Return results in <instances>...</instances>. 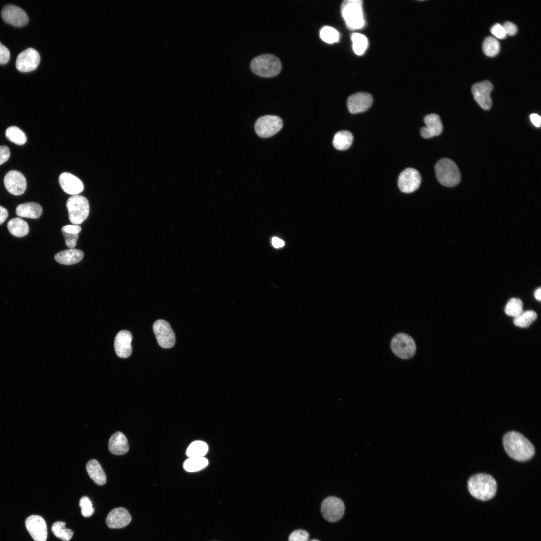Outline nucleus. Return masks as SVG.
<instances>
[{"instance_id":"obj_1","label":"nucleus","mask_w":541,"mask_h":541,"mask_svg":"<svg viewBox=\"0 0 541 541\" xmlns=\"http://www.w3.org/2000/svg\"><path fill=\"white\" fill-rule=\"evenodd\" d=\"M503 444L507 454L518 461H527L535 453L534 447L530 441L516 431L507 433L503 438Z\"/></svg>"},{"instance_id":"obj_2","label":"nucleus","mask_w":541,"mask_h":541,"mask_svg":"<svg viewBox=\"0 0 541 541\" xmlns=\"http://www.w3.org/2000/svg\"><path fill=\"white\" fill-rule=\"evenodd\" d=\"M468 489L474 498L482 501L492 499L496 494L497 484L491 475L478 473L471 476L468 481Z\"/></svg>"},{"instance_id":"obj_3","label":"nucleus","mask_w":541,"mask_h":541,"mask_svg":"<svg viewBox=\"0 0 541 541\" xmlns=\"http://www.w3.org/2000/svg\"><path fill=\"white\" fill-rule=\"evenodd\" d=\"M341 11L347 28L350 30L361 29L365 25L362 3L360 0H346L342 2Z\"/></svg>"},{"instance_id":"obj_4","label":"nucleus","mask_w":541,"mask_h":541,"mask_svg":"<svg viewBox=\"0 0 541 541\" xmlns=\"http://www.w3.org/2000/svg\"><path fill=\"white\" fill-rule=\"evenodd\" d=\"M436 177L443 186L453 187L460 181V173L456 164L448 158L439 160L435 166Z\"/></svg>"},{"instance_id":"obj_5","label":"nucleus","mask_w":541,"mask_h":541,"mask_svg":"<svg viewBox=\"0 0 541 541\" xmlns=\"http://www.w3.org/2000/svg\"><path fill=\"white\" fill-rule=\"evenodd\" d=\"M251 70L256 75L263 77H272L277 75L281 70L280 60L272 54H264L254 58L250 63Z\"/></svg>"},{"instance_id":"obj_6","label":"nucleus","mask_w":541,"mask_h":541,"mask_svg":"<svg viewBox=\"0 0 541 541\" xmlns=\"http://www.w3.org/2000/svg\"><path fill=\"white\" fill-rule=\"evenodd\" d=\"M66 207L70 222L74 225L82 223L89 214V204L86 197L81 195H73L67 201Z\"/></svg>"},{"instance_id":"obj_7","label":"nucleus","mask_w":541,"mask_h":541,"mask_svg":"<svg viewBox=\"0 0 541 541\" xmlns=\"http://www.w3.org/2000/svg\"><path fill=\"white\" fill-rule=\"evenodd\" d=\"M391 348L393 353L397 357L403 359H408L414 355L416 346L410 336L404 333H400L392 338Z\"/></svg>"},{"instance_id":"obj_8","label":"nucleus","mask_w":541,"mask_h":541,"mask_svg":"<svg viewBox=\"0 0 541 541\" xmlns=\"http://www.w3.org/2000/svg\"><path fill=\"white\" fill-rule=\"evenodd\" d=\"M321 510L323 517L328 521L334 522L339 521L343 517L345 506L340 498L330 496L322 502Z\"/></svg>"},{"instance_id":"obj_9","label":"nucleus","mask_w":541,"mask_h":541,"mask_svg":"<svg viewBox=\"0 0 541 541\" xmlns=\"http://www.w3.org/2000/svg\"><path fill=\"white\" fill-rule=\"evenodd\" d=\"M283 126V121L278 116L265 115L259 118L255 124L257 134L262 138H268L278 133Z\"/></svg>"},{"instance_id":"obj_10","label":"nucleus","mask_w":541,"mask_h":541,"mask_svg":"<svg viewBox=\"0 0 541 541\" xmlns=\"http://www.w3.org/2000/svg\"><path fill=\"white\" fill-rule=\"evenodd\" d=\"M153 329L158 344L165 349L172 347L175 343V335L168 322L160 319L156 321Z\"/></svg>"},{"instance_id":"obj_11","label":"nucleus","mask_w":541,"mask_h":541,"mask_svg":"<svg viewBox=\"0 0 541 541\" xmlns=\"http://www.w3.org/2000/svg\"><path fill=\"white\" fill-rule=\"evenodd\" d=\"M421 182V177L418 171L414 168H408L400 174L398 185L402 192L409 193L416 191Z\"/></svg>"},{"instance_id":"obj_12","label":"nucleus","mask_w":541,"mask_h":541,"mask_svg":"<svg viewBox=\"0 0 541 541\" xmlns=\"http://www.w3.org/2000/svg\"><path fill=\"white\" fill-rule=\"evenodd\" d=\"M40 61V56L34 48H29L21 52L16 60V67L20 72H28L35 70Z\"/></svg>"},{"instance_id":"obj_13","label":"nucleus","mask_w":541,"mask_h":541,"mask_svg":"<svg viewBox=\"0 0 541 541\" xmlns=\"http://www.w3.org/2000/svg\"><path fill=\"white\" fill-rule=\"evenodd\" d=\"M1 15L4 22L14 26L23 27L29 21L27 13L19 7L14 5L4 6Z\"/></svg>"},{"instance_id":"obj_14","label":"nucleus","mask_w":541,"mask_h":541,"mask_svg":"<svg viewBox=\"0 0 541 541\" xmlns=\"http://www.w3.org/2000/svg\"><path fill=\"white\" fill-rule=\"evenodd\" d=\"M493 89L490 82L485 80L474 84L472 87L474 98L479 106L484 110H489L492 105L490 93Z\"/></svg>"},{"instance_id":"obj_15","label":"nucleus","mask_w":541,"mask_h":541,"mask_svg":"<svg viewBox=\"0 0 541 541\" xmlns=\"http://www.w3.org/2000/svg\"><path fill=\"white\" fill-rule=\"evenodd\" d=\"M4 186L7 190L14 195H20L26 188L25 177L20 172L11 170L6 173L4 178Z\"/></svg>"},{"instance_id":"obj_16","label":"nucleus","mask_w":541,"mask_h":541,"mask_svg":"<svg viewBox=\"0 0 541 541\" xmlns=\"http://www.w3.org/2000/svg\"><path fill=\"white\" fill-rule=\"evenodd\" d=\"M26 528L34 541H46L47 528L44 519L41 516L33 515L25 521Z\"/></svg>"},{"instance_id":"obj_17","label":"nucleus","mask_w":541,"mask_h":541,"mask_svg":"<svg viewBox=\"0 0 541 541\" xmlns=\"http://www.w3.org/2000/svg\"><path fill=\"white\" fill-rule=\"evenodd\" d=\"M373 98L371 94L366 92H358L350 95L347 101L349 111L356 114L366 111L371 106Z\"/></svg>"},{"instance_id":"obj_18","label":"nucleus","mask_w":541,"mask_h":541,"mask_svg":"<svg viewBox=\"0 0 541 541\" xmlns=\"http://www.w3.org/2000/svg\"><path fill=\"white\" fill-rule=\"evenodd\" d=\"M131 521V516L125 508L119 507L112 510L106 519V523L110 528H121L128 525Z\"/></svg>"},{"instance_id":"obj_19","label":"nucleus","mask_w":541,"mask_h":541,"mask_svg":"<svg viewBox=\"0 0 541 541\" xmlns=\"http://www.w3.org/2000/svg\"><path fill=\"white\" fill-rule=\"evenodd\" d=\"M132 336L130 332L122 330L116 335L114 340V348L118 356L126 358L132 353L131 341Z\"/></svg>"},{"instance_id":"obj_20","label":"nucleus","mask_w":541,"mask_h":541,"mask_svg":"<svg viewBox=\"0 0 541 541\" xmlns=\"http://www.w3.org/2000/svg\"><path fill=\"white\" fill-rule=\"evenodd\" d=\"M59 181L63 191L72 196L78 195L84 189L83 183L81 180L68 172L61 173Z\"/></svg>"},{"instance_id":"obj_21","label":"nucleus","mask_w":541,"mask_h":541,"mask_svg":"<svg viewBox=\"0 0 541 541\" xmlns=\"http://www.w3.org/2000/svg\"><path fill=\"white\" fill-rule=\"evenodd\" d=\"M424 122L426 126L421 129V135L423 138L428 139L441 133L442 124L437 114L432 113L426 115L424 118Z\"/></svg>"},{"instance_id":"obj_22","label":"nucleus","mask_w":541,"mask_h":541,"mask_svg":"<svg viewBox=\"0 0 541 541\" xmlns=\"http://www.w3.org/2000/svg\"><path fill=\"white\" fill-rule=\"evenodd\" d=\"M108 449L110 452L116 455H121L129 450V445L126 436L121 432L114 433L110 438Z\"/></svg>"},{"instance_id":"obj_23","label":"nucleus","mask_w":541,"mask_h":541,"mask_svg":"<svg viewBox=\"0 0 541 541\" xmlns=\"http://www.w3.org/2000/svg\"><path fill=\"white\" fill-rule=\"evenodd\" d=\"M83 252L78 249L70 248L55 255V260L61 264L72 265L79 262L83 258Z\"/></svg>"},{"instance_id":"obj_24","label":"nucleus","mask_w":541,"mask_h":541,"mask_svg":"<svg viewBox=\"0 0 541 541\" xmlns=\"http://www.w3.org/2000/svg\"><path fill=\"white\" fill-rule=\"evenodd\" d=\"M86 470L90 477L98 485H103L106 482V476L98 461L91 459L86 464Z\"/></svg>"},{"instance_id":"obj_25","label":"nucleus","mask_w":541,"mask_h":541,"mask_svg":"<svg viewBox=\"0 0 541 541\" xmlns=\"http://www.w3.org/2000/svg\"><path fill=\"white\" fill-rule=\"evenodd\" d=\"M42 207L35 202L25 203L19 205L16 209V213L18 216L36 219L41 215Z\"/></svg>"},{"instance_id":"obj_26","label":"nucleus","mask_w":541,"mask_h":541,"mask_svg":"<svg viewBox=\"0 0 541 541\" xmlns=\"http://www.w3.org/2000/svg\"><path fill=\"white\" fill-rule=\"evenodd\" d=\"M7 228L10 233L18 237L26 235L29 232L28 223L20 218H14L9 220Z\"/></svg>"},{"instance_id":"obj_27","label":"nucleus","mask_w":541,"mask_h":541,"mask_svg":"<svg viewBox=\"0 0 541 541\" xmlns=\"http://www.w3.org/2000/svg\"><path fill=\"white\" fill-rule=\"evenodd\" d=\"M353 140V137L351 132L346 130L340 131L337 132L333 139L334 147L339 150H345L348 149L351 145Z\"/></svg>"},{"instance_id":"obj_28","label":"nucleus","mask_w":541,"mask_h":541,"mask_svg":"<svg viewBox=\"0 0 541 541\" xmlns=\"http://www.w3.org/2000/svg\"><path fill=\"white\" fill-rule=\"evenodd\" d=\"M208 460L204 457H189L184 462L183 468L189 472L199 471L207 466Z\"/></svg>"},{"instance_id":"obj_29","label":"nucleus","mask_w":541,"mask_h":541,"mask_svg":"<svg viewBox=\"0 0 541 541\" xmlns=\"http://www.w3.org/2000/svg\"><path fill=\"white\" fill-rule=\"evenodd\" d=\"M208 451V445L202 441H195L191 443L186 450L189 457H202Z\"/></svg>"},{"instance_id":"obj_30","label":"nucleus","mask_w":541,"mask_h":541,"mask_svg":"<svg viewBox=\"0 0 541 541\" xmlns=\"http://www.w3.org/2000/svg\"><path fill=\"white\" fill-rule=\"evenodd\" d=\"M351 40L354 53L358 55H362L368 45L366 37L362 34L354 33L351 35Z\"/></svg>"},{"instance_id":"obj_31","label":"nucleus","mask_w":541,"mask_h":541,"mask_svg":"<svg viewBox=\"0 0 541 541\" xmlns=\"http://www.w3.org/2000/svg\"><path fill=\"white\" fill-rule=\"evenodd\" d=\"M5 134L9 141L17 145L24 144L27 141L25 133L16 126L8 127L6 130Z\"/></svg>"},{"instance_id":"obj_32","label":"nucleus","mask_w":541,"mask_h":541,"mask_svg":"<svg viewBox=\"0 0 541 541\" xmlns=\"http://www.w3.org/2000/svg\"><path fill=\"white\" fill-rule=\"evenodd\" d=\"M51 530L56 537L63 541H69L73 535V531L70 529L66 528L65 523L62 521L54 523L52 526Z\"/></svg>"},{"instance_id":"obj_33","label":"nucleus","mask_w":541,"mask_h":541,"mask_svg":"<svg viewBox=\"0 0 541 541\" xmlns=\"http://www.w3.org/2000/svg\"><path fill=\"white\" fill-rule=\"evenodd\" d=\"M482 49L486 56L492 57L499 53L500 45L499 41L495 38L488 36L485 38L483 43Z\"/></svg>"},{"instance_id":"obj_34","label":"nucleus","mask_w":541,"mask_h":541,"mask_svg":"<svg viewBox=\"0 0 541 541\" xmlns=\"http://www.w3.org/2000/svg\"><path fill=\"white\" fill-rule=\"evenodd\" d=\"M536 313L533 310H527L521 313L519 316L514 318V324L517 327L526 328L537 318Z\"/></svg>"},{"instance_id":"obj_35","label":"nucleus","mask_w":541,"mask_h":541,"mask_svg":"<svg viewBox=\"0 0 541 541\" xmlns=\"http://www.w3.org/2000/svg\"><path fill=\"white\" fill-rule=\"evenodd\" d=\"M523 312V303L519 298H511L505 307V313L514 318L517 317Z\"/></svg>"},{"instance_id":"obj_36","label":"nucleus","mask_w":541,"mask_h":541,"mask_svg":"<svg viewBox=\"0 0 541 541\" xmlns=\"http://www.w3.org/2000/svg\"><path fill=\"white\" fill-rule=\"evenodd\" d=\"M320 36L323 41L329 44L337 42L339 39L338 32L334 28L327 26L321 29Z\"/></svg>"},{"instance_id":"obj_37","label":"nucleus","mask_w":541,"mask_h":541,"mask_svg":"<svg viewBox=\"0 0 541 541\" xmlns=\"http://www.w3.org/2000/svg\"><path fill=\"white\" fill-rule=\"evenodd\" d=\"M79 506L81 508V513L84 517L91 516L94 511L92 502L87 496H83L80 500Z\"/></svg>"},{"instance_id":"obj_38","label":"nucleus","mask_w":541,"mask_h":541,"mask_svg":"<svg viewBox=\"0 0 541 541\" xmlns=\"http://www.w3.org/2000/svg\"><path fill=\"white\" fill-rule=\"evenodd\" d=\"M309 535L306 531L299 529L290 534L288 541H309Z\"/></svg>"},{"instance_id":"obj_39","label":"nucleus","mask_w":541,"mask_h":541,"mask_svg":"<svg viewBox=\"0 0 541 541\" xmlns=\"http://www.w3.org/2000/svg\"><path fill=\"white\" fill-rule=\"evenodd\" d=\"M491 33L496 37L503 39L506 38V34L503 26L498 23L494 24L491 28Z\"/></svg>"},{"instance_id":"obj_40","label":"nucleus","mask_w":541,"mask_h":541,"mask_svg":"<svg viewBox=\"0 0 541 541\" xmlns=\"http://www.w3.org/2000/svg\"><path fill=\"white\" fill-rule=\"evenodd\" d=\"M62 233L65 238V242L66 246L70 248H73L75 247L79 237L78 234H72L65 232H62Z\"/></svg>"},{"instance_id":"obj_41","label":"nucleus","mask_w":541,"mask_h":541,"mask_svg":"<svg viewBox=\"0 0 541 541\" xmlns=\"http://www.w3.org/2000/svg\"><path fill=\"white\" fill-rule=\"evenodd\" d=\"M10 56L8 49L0 42V64H6L10 59Z\"/></svg>"},{"instance_id":"obj_42","label":"nucleus","mask_w":541,"mask_h":541,"mask_svg":"<svg viewBox=\"0 0 541 541\" xmlns=\"http://www.w3.org/2000/svg\"><path fill=\"white\" fill-rule=\"evenodd\" d=\"M61 230L62 232L72 234H78L81 231V228L77 225H68L63 226Z\"/></svg>"},{"instance_id":"obj_43","label":"nucleus","mask_w":541,"mask_h":541,"mask_svg":"<svg viewBox=\"0 0 541 541\" xmlns=\"http://www.w3.org/2000/svg\"><path fill=\"white\" fill-rule=\"evenodd\" d=\"M502 26L505 30L506 35L513 36L517 31V27L512 22H506Z\"/></svg>"},{"instance_id":"obj_44","label":"nucleus","mask_w":541,"mask_h":541,"mask_svg":"<svg viewBox=\"0 0 541 541\" xmlns=\"http://www.w3.org/2000/svg\"><path fill=\"white\" fill-rule=\"evenodd\" d=\"M10 155V150L7 146H0V165L8 160Z\"/></svg>"},{"instance_id":"obj_45","label":"nucleus","mask_w":541,"mask_h":541,"mask_svg":"<svg viewBox=\"0 0 541 541\" xmlns=\"http://www.w3.org/2000/svg\"><path fill=\"white\" fill-rule=\"evenodd\" d=\"M530 118L532 124L537 127H539L541 124V117L536 113H533L530 115Z\"/></svg>"},{"instance_id":"obj_46","label":"nucleus","mask_w":541,"mask_h":541,"mask_svg":"<svg viewBox=\"0 0 541 541\" xmlns=\"http://www.w3.org/2000/svg\"><path fill=\"white\" fill-rule=\"evenodd\" d=\"M272 244L274 247L278 248L282 247L284 245V242L281 239L274 237L272 239Z\"/></svg>"},{"instance_id":"obj_47","label":"nucleus","mask_w":541,"mask_h":541,"mask_svg":"<svg viewBox=\"0 0 541 541\" xmlns=\"http://www.w3.org/2000/svg\"><path fill=\"white\" fill-rule=\"evenodd\" d=\"M8 211L6 208L0 206V224H2L8 217Z\"/></svg>"},{"instance_id":"obj_48","label":"nucleus","mask_w":541,"mask_h":541,"mask_svg":"<svg viewBox=\"0 0 541 541\" xmlns=\"http://www.w3.org/2000/svg\"><path fill=\"white\" fill-rule=\"evenodd\" d=\"M541 289L540 288H537L534 292V295L535 298L538 301L541 300Z\"/></svg>"},{"instance_id":"obj_49","label":"nucleus","mask_w":541,"mask_h":541,"mask_svg":"<svg viewBox=\"0 0 541 541\" xmlns=\"http://www.w3.org/2000/svg\"><path fill=\"white\" fill-rule=\"evenodd\" d=\"M310 541H319V540H316V539H313V540H310Z\"/></svg>"}]
</instances>
